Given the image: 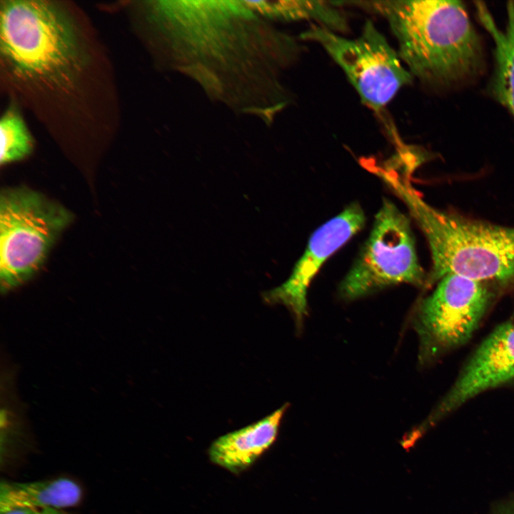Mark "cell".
I'll return each instance as SVG.
<instances>
[{
    "label": "cell",
    "mask_w": 514,
    "mask_h": 514,
    "mask_svg": "<svg viewBox=\"0 0 514 514\" xmlns=\"http://www.w3.org/2000/svg\"><path fill=\"white\" fill-rule=\"evenodd\" d=\"M1 514H67L62 510L54 508H21L7 511Z\"/></svg>",
    "instance_id": "14"
},
{
    "label": "cell",
    "mask_w": 514,
    "mask_h": 514,
    "mask_svg": "<svg viewBox=\"0 0 514 514\" xmlns=\"http://www.w3.org/2000/svg\"><path fill=\"white\" fill-rule=\"evenodd\" d=\"M288 405L215 440L208 450L211 461L231 473L250 468L274 443Z\"/></svg>",
    "instance_id": "10"
},
{
    "label": "cell",
    "mask_w": 514,
    "mask_h": 514,
    "mask_svg": "<svg viewBox=\"0 0 514 514\" xmlns=\"http://www.w3.org/2000/svg\"><path fill=\"white\" fill-rule=\"evenodd\" d=\"M81 497V488L67 478L24 483L2 480L0 514L21 508L62 510L76 505Z\"/></svg>",
    "instance_id": "11"
},
{
    "label": "cell",
    "mask_w": 514,
    "mask_h": 514,
    "mask_svg": "<svg viewBox=\"0 0 514 514\" xmlns=\"http://www.w3.org/2000/svg\"><path fill=\"white\" fill-rule=\"evenodd\" d=\"M74 216L44 194L21 186L0 194V283L3 291L27 281L44 264Z\"/></svg>",
    "instance_id": "4"
},
{
    "label": "cell",
    "mask_w": 514,
    "mask_h": 514,
    "mask_svg": "<svg viewBox=\"0 0 514 514\" xmlns=\"http://www.w3.org/2000/svg\"><path fill=\"white\" fill-rule=\"evenodd\" d=\"M478 17L495 44V70L492 91L496 99L514 115V1L507 5V24L501 30L485 5L475 1Z\"/></svg>",
    "instance_id": "12"
},
{
    "label": "cell",
    "mask_w": 514,
    "mask_h": 514,
    "mask_svg": "<svg viewBox=\"0 0 514 514\" xmlns=\"http://www.w3.org/2000/svg\"><path fill=\"white\" fill-rule=\"evenodd\" d=\"M0 139L1 166L24 158L33 148L32 139L26 125L21 116L12 110L1 119Z\"/></svg>",
    "instance_id": "13"
},
{
    "label": "cell",
    "mask_w": 514,
    "mask_h": 514,
    "mask_svg": "<svg viewBox=\"0 0 514 514\" xmlns=\"http://www.w3.org/2000/svg\"><path fill=\"white\" fill-rule=\"evenodd\" d=\"M426 279L409 219L384 199L367 241L340 284L341 296L355 300L399 283L423 286Z\"/></svg>",
    "instance_id": "5"
},
{
    "label": "cell",
    "mask_w": 514,
    "mask_h": 514,
    "mask_svg": "<svg viewBox=\"0 0 514 514\" xmlns=\"http://www.w3.org/2000/svg\"><path fill=\"white\" fill-rule=\"evenodd\" d=\"M490 298L485 282L454 273L443 277L434 291L422 301L415 315L423 357L466 342Z\"/></svg>",
    "instance_id": "7"
},
{
    "label": "cell",
    "mask_w": 514,
    "mask_h": 514,
    "mask_svg": "<svg viewBox=\"0 0 514 514\" xmlns=\"http://www.w3.org/2000/svg\"><path fill=\"white\" fill-rule=\"evenodd\" d=\"M505 514H514V507L508 510Z\"/></svg>",
    "instance_id": "15"
},
{
    "label": "cell",
    "mask_w": 514,
    "mask_h": 514,
    "mask_svg": "<svg viewBox=\"0 0 514 514\" xmlns=\"http://www.w3.org/2000/svg\"><path fill=\"white\" fill-rule=\"evenodd\" d=\"M513 378L514 324L506 323L496 328L481 343L432 418Z\"/></svg>",
    "instance_id": "9"
},
{
    "label": "cell",
    "mask_w": 514,
    "mask_h": 514,
    "mask_svg": "<svg viewBox=\"0 0 514 514\" xmlns=\"http://www.w3.org/2000/svg\"><path fill=\"white\" fill-rule=\"evenodd\" d=\"M365 221L361 206L353 203L323 224L311 236L287 280L264 292V301L286 306L293 315L297 326L301 327L307 314V292L312 280L324 262L357 233Z\"/></svg>",
    "instance_id": "8"
},
{
    "label": "cell",
    "mask_w": 514,
    "mask_h": 514,
    "mask_svg": "<svg viewBox=\"0 0 514 514\" xmlns=\"http://www.w3.org/2000/svg\"><path fill=\"white\" fill-rule=\"evenodd\" d=\"M380 176L405 203L428 242L432 268L426 286L450 273L483 282L514 281V228L438 210L407 178L388 171Z\"/></svg>",
    "instance_id": "2"
},
{
    "label": "cell",
    "mask_w": 514,
    "mask_h": 514,
    "mask_svg": "<svg viewBox=\"0 0 514 514\" xmlns=\"http://www.w3.org/2000/svg\"><path fill=\"white\" fill-rule=\"evenodd\" d=\"M1 56L22 76L57 80L81 64L74 24L45 1H4L0 10Z\"/></svg>",
    "instance_id": "3"
},
{
    "label": "cell",
    "mask_w": 514,
    "mask_h": 514,
    "mask_svg": "<svg viewBox=\"0 0 514 514\" xmlns=\"http://www.w3.org/2000/svg\"><path fill=\"white\" fill-rule=\"evenodd\" d=\"M301 36L318 44L341 68L361 101L377 111L413 80L398 52L370 20L355 39L320 24L312 25Z\"/></svg>",
    "instance_id": "6"
},
{
    "label": "cell",
    "mask_w": 514,
    "mask_h": 514,
    "mask_svg": "<svg viewBox=\"0 0 514 514\" xmlns=\"http://www.w3.org/2000/svg\"><path fill=\"white\" fill-rule=\"evenodd\" d=\"M342 2L375 12L387 21L398 43V54L413 76L447 84L468 78L480 67V39L461 1Z\"/></svg>",
    "instance_id": "1"
}]
</instances>
